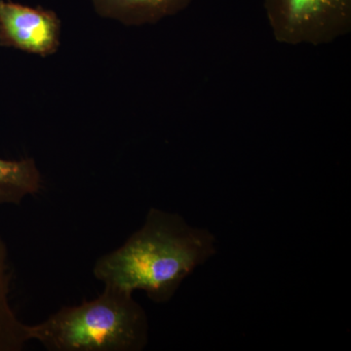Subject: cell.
<instances>
[{
    "mask_svg": "<svg viewBox=\"0 0 351 351\" xmlns=\"http://www.w3.org/2000/svg\"><path fill=\"white\" fill-rule=\"evenodd\" d=\"M215 253L216 239L208 230L152 208L137 232L95 262L93 274L105 286L130 294L144 291L152 302L163 304Z\"/></svg>",
    "mask_w": 351,
    "mask_h": 351,
    "instance_id": "6da1fadb",
    "label": "cell"
},
{
    "mask_svg": "<svg viewBox=\"0 0 351 351\" xmlns=\"http://www.w3.org/2000/svg\"><path fill=\"white\" fill-rule=\"evenodd\" d=\"M29 336L48 351H140L149 341V321L133 294L105 286L95 299L29 325Z\"/></svg>",
    "mask_w": 351,
    "mask_h": 351,
    "instance_id": "7a4b0ae2",
    "label": "cell"
},
{
    "mask_svg": "<svg viewBox=\"0 0 351 351\" xmlns=\"http://www.w3.org/2000/svg\"><path fill=\"white\" fill-rule=\"evenodd\" d=\"M274 38L285 45H326L351 31V0H263Z\"/></svg>",
    "mask_w": 351,
    "mask_h": 351,
    "instance_id": "3957f363",
    "label": "cell"
},
{
    "mask_svg": "<svg viewBox=\"0 0 351 351\" xmlns=\"http://www.w3.org/2000/svg\"><path fill=\"white\" fill-rule=\"evenodd\" d=\"M61 20L54 11L0 0V46L49 57L61 44Z\"/></svg>",
    "mask_w": 351,
    "mask_h": 351,
    "instance_id": "277c9868",
    "label": "cell"
},
{
    "mask_svg": "<svg viewBox=\"0 0 351 351\" xmlns=\"http://www.w3.org/2000/svg\"><path fill=\"white\" fill-rule=\"evenodd\" d=\"M95 12L127 27L154 25L184 10L193 0H90Z\"/></svg>",
    "mask_w": 351,
    "mask_h": 351,
    "instance_id": "5b68a950",
    "label": "cell"
},
{
    "mask_svg": "<svg viewBox=\"0 0 351 351\" xmlns=\"http://www.w3.org/2000/svg\"><path fill=\"white\" fill-rule=\"evenodd\" d=\"M11 278L8 248L0 237V351H20L31 341L29 325L18 318L10 304Z\"/></svg>",
    "mask_w": 351,
    "mask_h": 351,
    "instance_id": "8992f818",
    "label": "cell"
},
{
    "mask_svg": "<svg viewBox=\"0 0 351 351\" xmlns=\"http://www.w3.org/2000/svg\"><path fill=\"white\" fill-rule=\"evenodd\" d=\"M43 188V176L34 158H0V207L20 204Z\"/></svg>",
    "mask_w": 351,
    "mask_h": 351,
    "instance_id": "52a82bcc",
    "label": "cell"
}]
</instances>
